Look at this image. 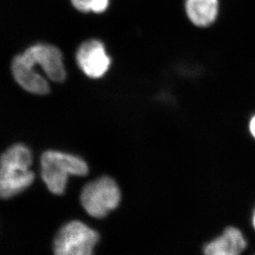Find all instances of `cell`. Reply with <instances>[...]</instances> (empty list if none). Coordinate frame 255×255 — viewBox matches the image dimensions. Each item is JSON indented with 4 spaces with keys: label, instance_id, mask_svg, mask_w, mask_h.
<instances>
[{
    "label": "cell",
    "instance_id": "3",
    "mask_svg": "<svg viewBox=\"0 0 255 255\" xmlns=\"http://www.w3.org/2000/svg\"><path fill=\"white\" fill-rule=\"evenodd\" d=\"M121 191L115 180L100 177L86 185L82 190L81 201L86 212L94 218H104L118 206Z\"/></svg>",
    "mask_w": 255,
    "mask_h": 255
},
{
    "label": "cell",
    "instance_id": "11",
    "mask_svg": "<svg viewBox=\"0 0 255 255\" xmlns=\"http://www.w3.org/2000/svg\"><path fill=\"white\" fill-rule=\"evenodd\" d=\"M250 130H251V134L255 137V116L252 118L250 123Z\"/></svg>",
    "mask_w": 255,
    "mask_h": 255
},
{
    "label": "cell",
    "instance_id": "5",
    "mask_svg": "<svg viewBox=\"0 0 255 255\" xmlns=\"http://www.w3.org/2000/svg\"><path fill=\"white\" fill-rule=\"evenodd\" d=\"M76 57L79 67L90 78H101L111 67V57L103 42L99 40H89L82 43Z\"/></svg>",
    "mask_w": 255,
    "mask_h": 255
},
{
    "label": "cell",
    "instance_id": "2",
    "mask_svg": "<svg viewBox=\"0 0 255 255\" xmlns=\"http://www.w3.org/2000/svg\"><path fill=\"white\" fill-rule=\"evenodd\" d=\"M88 171L87 163L76 155L50 150L41 157L42 180L55 195L64 194L70 176L84 177Z\"/></svg>",
    "mask_w": 255,
    "mask_h": 255
},
{
    "label": "cell",
    "instance_id": "9",
    "mask_svg": "<svg viewBox=\"0 0 255 255\" xmlns=\"http://www.w3.org/2000/svg\"><path fill=\"white\" fill-rule=\"evenodd\" d=\"M218 0H187L186 11L191 22L198 27H207L218 15Z\"/></svg>",
    "mask_w": 255,
    "mask_h": 255
},
{
    "label": "cell",
    "instance_id": "12",
    "mask_svg": "<svg viewBox=\"0 0 255 255\" xmlns=\"http://www.w3.org/2000/svg\"><path fill=\"white\" fill-rule=\"evenodd\" d=\"M253 224H254V227H255V213H254Z\"/></svg>",
    "mask_w": 255,
    "mask_h": 255
},
{
    "label": "cell",
    "instance_id": "8",
    "mask_svg": "<svg viewBox=\"0 0 255 255\" xmlns=\"http://www.w3.org/2000/svg\"><path fill=\"white\" fill-rule=\"evenodd\" d=\"M246 246L241 231L230 227L222 236L205 246L204 255H241Z\"/></svg>",
    "mask_w": 255,
    "mask_h": 255
},
{
    "label": "cell",
    "instance_id": "4",
    "mask_svg": "<svg viewBox=\"0 0 255 255\" xmlns=\"http://www.w3.org/2000/svg\"><path fill=\"white\" fill-rule=\"evenodd\" d=\"M98 241L96 231L81 221H72L55 236L53 252L55 255H92Z\"/></svg>",
    "mask_w": 255,
    "mask_h": 255
},
{
    "label": "cell",
    "instance_id": "10",
    "mask_svg": "<svg viewBox=\"0 0 255 255\" xmlns=\"http://www.w3.org/2000/svg\"><path fill=\"white\" fill-rule=\"evenodd\" d=\"M74 7L82 12L101 13L109 7V0H71Z\"/></svg>",
    "mask_w": 255,
    "mask_h": 255
},
{
    "label": "cell",
    "instance_id": "6",
    "mask_svg": "<svg viewBox=\"0 0 255 255\" xmlns=\"http://www.w3.org/2000/svg\"><path fill=\"white\" fill-rule=\"evenodd\" d=\"M23 53L41 66L47 79L56 82L66 79L62 53L57 47L40 43L28 47Z\"/></svg>",
    "mask_w": 255,
    "mask_h": 255
},
{
    "label": "cell",
    "instance_id": "1",
    "mask_svg": "<svg viewBox=\"0 0 255 255\" xmlns=\"http://www.w3.org/2000/svg\"><path fill=\"white\" fill-rule=\"evenodd\" d=\"M32 153L23 144L7 148L0 157V198L16 196L34 181V172L30 170Z\"/></svg>",
    "mask_w": 255,
    "mask_h": 255
},
{
    "label": "cell",
    "instance_id": "7",
    "mask_svg": "<svg viewBox=\"0 0 255 255\" xmlns=\"http://www.w3.org/2000/svg\"><path fill=\"white\" fill-rule=\"evenodd\" d=\"M12 71L15 81L30 93L46 95L49 92L50 87L47 78L23 62L19 56L15 57L12 62Z\"/></svg>",
    "mask_w": 255,
    "mask_h": 255
}]
</instances>
